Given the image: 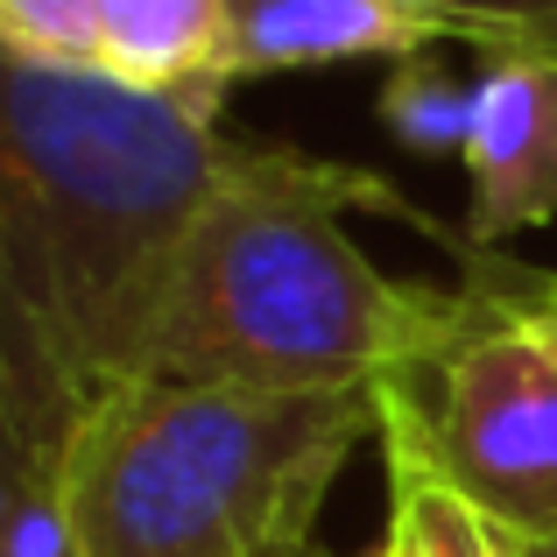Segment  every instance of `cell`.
<instances>
[{"instance_id":"cell-1","label":"cell","mask_w":557,"mask_h":557,"mask_svg":"<svg viewBox=\"0 0 557 557\" xmlns=\"http://www.w3.org/2000/svg\"><path fill=\"white\" fill-rule=\"evenodd\" d=\"M226 92H141L107 71L0 78V431L64 459L71 431L141 381L170 283L240 141Z\"/></svg>"},{"instance_id":"cell-2","label":"cell","mask_w":557,"mask_h":557,"mask_svg":"<svg viewBox=\"0 0 557 557\" xmlns=\"http://www.w3.org/2000/svg\"><path fill=\"white\" fill-rule=\"evenodd\" d=\"M346 212L417 219L360 163L240 141L170 283L141 381H226L275 395H388L451 354L473 289L388 275Z\"/></svg>"},{"instance_id":"cell-3","label":"cell","mask_w":557,"mask_h":557,"mask_svg":"<svg viewBox=\"0 0 557 557\" xmlns=\"http://www.w3.org/2000/svg\"><path fill=\"white\" fill-rule=\"evenodd\" d=\"M368 437L381 395L127 381L64 445L78 557L304 550Z\"/></svg>"},{"instance_id":"cell-4","label":"cell","mask_w":557,"mask_h":557,"mask_svg":"<svg viewBox=\"0 0 557 557\" xmlns=\"http://www.w3.org/2000/svg\"><path fill=\"white\" fill-rule=\"evenodd\" d=\"M451 354L409 381L431 459L445 480L494 516L516 544L557 536V275L508 269L502 283H466Z\"/></svg>"},{"instance_id":"cell-5","label":"cell","mask_w":557,"mask_h":557,"mask_svg":"<svg viewBox=\"0 0 557 557\" xmlns=\"http://www.w3.org/2000/svg\"><path fill=\"white\" fill-rule=\"evenodd\" d=\"M466 247H508L557 219V57L487 50L466 85Z\"/></svg>"},{"instance_id":"cell-6","label":"cell","mask_w":557,"mask_h":557,"mask_svg":"<svg viewBox=\"0 0 557 557\" xmlns=\"http://www.w3.org/2000/svg\"><path fill=\"white\" fill-rule=\"evenodd\" d=\"M451 42L417 0H226V78L332 64H417Z\"/></svg>"},{"instance_id":"cell-7","label":"cell","mask_w":557,"mask_h":557,"mask_svg":"<svg viewBox=\"0 0 557 557\" xmlns=\"http://www.w3.org/2000/svg\"><path fill=\"white\" fill-rule=\"evenodd\" d=\"M381 445H388V522L381 557H530L494 516H480L445 466L431 459L417 417H409V381L381 395Z\"/></svg>"},{"instance_id":"cell-8","label":"cell","mask_w":557,"mask_h":557,"mask_svg":"<svg viewBox=\"0 0 557 557\" xmlns=\"http://www.w3.org/2000/svg\"><path fill=\"white\" fill-rule=\"evenodd\" d=\"M99 71L141 92H233L226 0H99Z\"/></svg>"},{"instance_id":"cell-9","label":"cell","mask_w":557,"mask_h":557,"mask_svg":"<svg viewBox=\"0 0 557 557\" xmlns=\"http://www.w3.org/2000/svg\"><path fill=\"white\" fill-rule=\"evenodd\" d=\"M0 57L99 71V0H0Z\"/></svg>"},{"instance_id":"cell-10","label":"cell","mask_w":557,"mask_h":557,"mask_svg":"<svg viewBox=\"0 0 557 557\" xmlns=\"http://www.w3.org/2000/svg\"><path fill=\"white\" fill-rule=\"evenodd\" d=\"M8 544L0 557H78V522L64 494V459H8Z\"/></svg>"},{"instance_id":"cell-11","label":"cell","mask_w":557,"mask_h":557,"mask_svg":"<svg viewBox=\"0 0 557 557\" xmlns=\"http://www.w3.org/2000/svg\"><path fill=\"white\" fill-rule=\"evenodd\" d=\"M451 42L487 50H536L557 57V0H417Z\"/></svg>"},{"instance_id":"cell-12","label":"cell","mask_w":557,"mask_h":557,"mask_svg":"<svg viewBox=\"0 0 557 557\" xmlns=\"http://www.w3.org/2000/svg\"><path fill=\"white\" fill-rule=\"evenodd\" d=\"M388 127H403L423 149H459L466 135V85L431 78L423 64H403V78L388 85Z\"/></svg>"},{"instance_id":"cell-13","label":"cell","mask_w":557,"mask_h":557,"mask_svg":"<svg viewBox=\"0 0 557 557\" xmlns=\"http://www.w3.org/2000/svg\"><path fill=\"white\" fill-rule=\"evenodd\" d=\"M275 557H332V550H318V544H304V550H275Z\"/></svg>"},{"instance_id":"cell-14","label":"cell","mask_w":557,"mask_h":557,"mask_svg":"<svg viewBox=\"0 0 557 557\" xmlns=\"http://www.w3.org/2000/svg\"><path fill=\"white\" fill-rule=\"evenodd\" d=\"M522 550H530V557H557V536H550V544H522Z\"/></svg>"}]
</instances>
